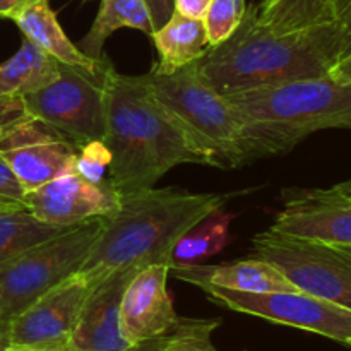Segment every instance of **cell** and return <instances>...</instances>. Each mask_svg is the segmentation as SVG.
<instances>
[{"label": "cell", "mask_w": 351, "mask_h": 351, "mask_svg": "<svg viewBox=\"0 0 351 351\" xmlns=\"http://www.w3.org/2000/svg\"><path fill=\"white\" fill-rule=\"evenodd\" d=\"M168 276L167 264H149L127 285L120 304V329L130 345L167 336L177 324Z\"/></svg>", "instance_id": "15"}, {"label": "cell", "mask_w": 351, "mask_h": 351, "mask_svg": "<svg viewBox=\"0 0 351 351\" xmlns=\"http://www.w3.org/2000/svg\"><path fill=\"white\" fill-rule=\"evenodd\" d=\"M146 77L158 101L211 154L218 168L243 167L300 144L290 130L239 112L226 96L202 81L195 64L171 74L151 69Z\"/></svg>", "instance_id": "4"}, {"label": "cell", "mask_w": 351, "mask_h": 351, "mask_svg": "<svg viewBox=\"0 0 351 351\" xmlns=\"http://www.w3.org/2000/svg\"><path fill=\"white\" fill-rule=\"evenodd\" d=\"M228 195L177 189H143L120 194L119 208L77 271L91 285L130 264H167L175 243L199 221L225 206Z\"/></svg>", "instance_id": "3"}, {"label": "cell", "mask_w": 351, "mask_h": 351, "mask_svg": "<svg viewBox=\"0 0 351 351\" xmlns=\"http://www.w3.org/2000/svg\"><path fill=\"white\" fill-rule=\"evenodd\" d=\"M122 27L143 31L151 38L154 24L146 0H101L91 27L79 43V50L93 60H101L106 40Z\"/></svg>", "instance_id": "19"}, {"label": "cell", "mask_w": 351, "mask_h": 351, "mask_svg": "<svg viewBox=\"0 0 351 351\" xmlns=\"http://www.w3.org/2000/svg\"><path fill=\"white\" fill-rule=\"evenodd\" d=\"M91 287L79 273L72 274L12 319L3 331L2 343L69 348L72 331Z\"/></svg>", "instance_id": "10"}, {"label": "cell", "mask_w": 351, "mask_h": 351, "mask_svg": "<svg viewBox=\"0 0 351 351\" xmlns=\"http://www.w3.org/2000/svg\"><path fill=\"white\" fill-rule=\"evenodd\" d=\"M151 38L160 55V62L153 69L160 74H171L195 64L209 48L204 21L184 16L177 10Z\"/></svg>", "instance_id": "18"}, {"label": "cell", "mask_w": 351, "mask_h": 351, "mask_svg": "<svg viewBox=\"0 0 351 351\" xmlns=\"http://www.w3.org/2000/svg\"><path fill=\"white\" fill-rule=\"evenodd\" d=\"M170 274L189 285L206 290L218 287L250 293H273V291H297V288L280 273L278 267L263 259L239 261L216 266H191L170 267Z\"/></svg>", "instance_id": "16"}, {"label": "cell", "mask_w": 351, "mask_h": 351, "mask_svg": "<svg viewBox=\"0 0 351 351\" xmlns=\"http://www.w3.org/2000/svg\"><path fill=\"white\" fill-rule=\"evenodd\" d=\"M67 228L40 221L26 209L0 211V266Z\"/></svg>", "instance_id": "22"}, {"label": "cell", "mask_w": 351, "mask_h": 351, "mask_svg": "<svg viewBox=\"0 0 351 351\" xmlns=\"http://www.w3.org/2000/svg\"><path fill=\"white\" fill-rule=\"evenodd\" d=\"M335 189H336V191L341 192V194H345L346 197H351V178H350V180L341 182V184L335 185Z\"/></svg>", "instance_id": "37"}, {"label": "cell", "mask_w": 351, "mask_h": 351, "mask_svg": "<svg viewBox=\"0 0 351 351\" xmlns=\"http://www.w3.org/2000/svg\"><path fill=\"white\" fill-rule=\"evenodd\" d=\"M144 264L119 267L95 283L89 290L75 328L72 331L71 351H127L130 343L120 329V304L127 285Z\"/></svg>", "instance_id": "14"}, {"label": "cell", "mask_w": 351, "mask_h": 351, "mask_svg": "<svg viewBox=\"0 0 351 351\" xmlns=\"http://www.w3.org/2000/svg\"><path fill=\"white\" fill-rule=\"evenodd\" d=\"M269 230L351 247V197L331 189H287Z\"/></svg>", "instance_id": "13"}, {"label": "cell", "mask_w": 351, "mask_h": 351, "mask_svg": "<svg viewBox=\"0 0 351 351\" xmlns=\"http://www.w3.org/2000/svg\"><path fill=\"white\" fill-rule=\"evenodd\" d=\"M84 2H86V0H84Z\"/></svg>", "instance_id": "40"}, {"label": "cell", "mask_w": 351, "mask_h": 351, "mask_svg": "<svg viewBox=\"0 0 351 351\" xmlns=\"http://www.w3.org/2000/svg\"><path fill=\"white\" fill-rule=\"evenodd\" d=\"M110 165H112V153L106 147L105 141L95 139L79 147L74 161V171L88 182L98 184L108 177L106 173Z\"/></svg>", "instance_id": "25"}, {"label": "cell", "mask_w": 351, "mask_h": 351, "mask_svg": "<svg viewBox=\"0 0 351 351\" xmlns=\"http://www.w3.org/2000/svg\"><path fill=\"white\" fill-rule=\"evenodd\" d=\"M243 115L276 123L298 141L324 129L351 130V81L300 79L226 96Z\"/></svg>", "instance_id": "5"}, {"label": "cell", "mask_w": 351, "mask_h": 351, "mask_svg": "<svg viewBox=\"0 0 351 351\" xmlns=\"http://www.w3.org/2000/svg\"><path fill=\"white\" fill-rule=\"evenodd\" d=\"M108 57L91 72L58 64V77L23 96L27 112L48 123L69 141L82 144L105 137L106 77L112 69Z\"/></svg>", "instance_id": "8"}, {"label": "cell", "mask_w": 351, "mask_h": 351, "mask_svg": "<svg viewBox=\"0 0 351 351\" xmlns=\"http://www.w3.org/2000/svg\"><path fill=\"white\" fill-rule=\"evenodd\" d=\"M31 117L23 96H0V143L7 134Z\"/></svg>", "instance_id": "26"}, {"label": "cell", "mask_w": 351, "mask_h": 351, "mask_svg": "<svg viewBox=\"0 0 351 351\" xmlns=\"http://www.w3.org/2000/svg\"><path fill=\"white\" fill-rule=\"evenodd\" d=\"M329 75H331L332 79H338V81H351V53L348 57L341 58V60L332 67L331 74Z\"/></svg>", "instance_id": "32"}, {"label": "cell", "mask_w": 351, "mask_h": 351, "mask_svg": "<svg viewBox=\"0 0 351 351\" xmlns=\"http://www.w3.org/2000/svg\"><path fill=\"white\" fill-rule=\"evenodd\" d=\"M14 23L17 24L27 41H31L34 47L40 48L43 53L57 60L58 64L95 72L101 67L103 60L106 58L103 57L101 60H93L69 40L58 23L57 14L50 7V0H36L27 9H24L14 19Z\"/></svg>", "instance_id": "17"}, {"label": "cell", "mask_w": 351, "mask_h": 351, "mask_svg": "<svg viewBox=\"0 0 351 351\" xmlns=\"http://www.w3.org/2000/svg\"><path fill=\"white\" fill-rule=\"evenodd\" d=\"M209 2L211 0H175V10L184 16L202 19Z\"/></svg>", "instance_id": "30"}, {"label": "cell", "mask_w": 351, "mask_h": 351, "mask_svg": "<svg viewBox=\"0 0 351 351\" xmlns=\"http://www.w3.org/2000/svg\"><path fill=\"white\" fill-rule=\"evenodd\" d=\"M24 194H26V191H24L23 184L19 182L17 175L14 173L9 161L0 153V199H7V201L21 202L23 204Z\"/></svg>", "instance_id": "27"}, {"label": "cell", "mask_w": 351, "mask_h": 351, "mask_svg": "<svg viewBox=\"0 0 351 351\" xmlns=\"http://www.w3.org/2000/svg\"><path fill=\"white\" fill-rule=\"evenodd\" d=\"M339 0H331V7H332V12H335V7H336V3H338Z\"/></svg>", "instance_id": "38"}, {"label": "cell", "mask_w": 351, "mask_h": 351, "mask_svg": "<svg viewBox=\"0 0 351 351\" xmlns=\"http://www.w3.org/2000/svg\"><path fill=\"white\" fill-rule=\"evenodd\" d=\"M341 58L338 24L326 23L291 33H274L249 7L235 33L209 47L195 62L202 81L230 96L300 79L328 77Z\"/></svg>", "instance_id": "2"}, {"label": "cell", "mask_w": 351, "mask_h": 351, "mask_svg": "<svg viewBox=\"0 0 351 351\" xmlns=\"http://www.w3.org/2000/svg\"><path fill=\"white\" fill-rule=\"evenodd\" d=\"M119 202L120 194L108 177L93 184L74 170L26 192L23 199L27 213L55 226H74L93 218L110 216L117 211Z\"/></svg>", "instance_id": "11"}, {"label": "cell", "mask_w": 351, "mask_h": 351, "mask_svg": "<svg viewBox=\"0 0 351 351\" xmlns=\"http://www.w3.org/2000/svg\"><path fill=\"white\" fill-rule=\"evenodd\" d=\"M281 2H285V0H263V3H261V5H257V12H261V14L269 12V10H273L274 7L280 5Z\"/></svg>", "instance_id": "35"}, {"label": "cell", "mask_w": 351, "mask_h": 351, "mask_svg": "<svg viewBox=\"0 0 351 351\" xmlns=\"http://www.w3.org/2000/svg\"><path fill=\"white\" fill-rule=\"evenodd\" d=\"M235 216L221 209L206 216L202 221L192 226L177 243L170 256V267L191 266L221 252L230 240V223Z\"/></svg>", "instance_id": "21"}, {"label": "cell", "mask_w": 351, "mask_h": 351, "mask_svg": "<svg viewBox=\"0 0 351 351\" xmlns=\"http://www.w3.org/2000/svg\"><path fill=\"white\" fill-rule=\"evenodd\" d=\"M36 0H0V19H16L24 9Z\"/></svg>", "instance_id": "31"}, {"label": "cell", "mask_w": 351, "mask_h": 351, "mask_svg": "<svg viewBox=\"0 0 351 351\" xmlns=\"http://www.w3.org/2000/svg\"><path fill=\"white\" fill-rule=\"evenodd\" d=\"M58 77V62L26 38L19 50L0 64V96H24Z\"/></svg>", "instance_id": "20"}, {"label": "cell", "mask_w": 351, "mask_h": 351, "mask_svg": "<svg viewBox=\"0 0 351 351\" xmlns=\"http://www.w3.org/2000/svg\"><path fill=\"white\" fill-rule=\"evenodd\" d=\"M202 291H206L213 302L230 311L256 315L274 324L315 332L351 346V312L305 291L250 293L218 287L206 288Z\"/></svg>", "instance_id": "9"}, {"label": "cell", "mask_w": 351, "mask_h": 351, "mask_svg": "<svg viewBox=\"0 0 351 351\" xmlns=\"http://www.w3.org/2000/svg\"><path fill=\"white\" fill-rule=\"evenodd\" d=\"M2 351H71V350L48 348V346H31V345H3Z\"/></svg>", "instance_id": "34"}, {"label": "cell", "mask_w": 351, "mask_h": 351, "mask_svg": "<svg viewBox=\"0 0 351 351\" xmlns=\"http://www.w3.org/2000/svg\"><path fill=\"white\" fill-rule=\"evenodd\" d=\"M106 147L112 153L108 178L119 194L154 187L178 165L216 167L153 95L144 75L119 74L106 77Z\"/></svg>", "instance_id": "1"}, {"label": "cell", "mask_w": 351, "mask_h": 351, "mask_svg": "<svg viewBox=\"0 0 351 351\" xmlns=\"http://www.w3.org/2000/svg\"><path fill=\"white\" fill-rule=\"evenodd\" d=\"M335 23L341 36V58H345L351 53V0H339L336 3Z\"/></svg>", "instance_id": "28"}, {"label": "cell", "mask_w": 351, "mask_h": 351, "mask_svg": "<svg viewBox=\"0 0 351 351\" xmlns=\"http://www.w3.org/2000/svg\"><path fill=\"white\" fill-rule=\"evenodd\" d=\"M105 218L69 226L0 266V336L41 295L81 269Z\"/></svg>", "instance_id": "6"}, {"label": "cell", "mask_w": 351, "mask_h": 351, "mask_svg": "<svg viewBox=\"0 0 351 351\" xmlns=\"http://www.w3.org/2000/svg\"><path fill=\"white\" fill-rule=\"evenodd\" d=\"M2 346H3V343H2V336H0V351H2Z\"/></svg>", "instance_id": "39"}, {"label": "cell", "mask_w": 351, "mask_h": 351, "mask_svg": "<svg viewBox=\"0 0 351 351\" xmlns=\"http://www.w3.org/2000/svg\"><path fill=\"white\" fill-rule=\"evenodd\" d=\"M146 3L151 10L154 31L163 26L175 12V0H146Z\"/></svg>", "instance_id": "29"}, {"label": "cell", "mask_w": 351, "mask_h": 351, "mask_svg": "<svg viewBox=\"0 0 351 351\" xmlns=\"http://www.w3.org/2000/svg\"><path fill=\"white\" fill-rule=\"evenodd\" d=\"M250 256L278 267L297 290L351 312V247L267 228L254 237Z\"/></svg>", "instance_id": "7"}, {"label": "cell", "mask_w": 351, "mask_h": 351, "mask_svg": "<svg viewBox=\"0 0 351 351\" xmlns=\"http://www.w3.org/2000/svg\"><path fill=\"white\" fill-rule=\"evenodd\" d=\"M221 319L178 317L175 328L165 336L161 351H218L213 345V332Z\"/></svg>", "instance_id": "23"}, {"label": "cell", "mask_w": 351, "mask_h": 351, "mask_svg": "<svg viewBox=\"0 0 351 351\" xmlns=\"http://www.w3.org/2000/svg\"><path fill=\"white\" fill-rule=\"evenodd\" d=\"M14 209H24L21 202L7 201V199H0V211H14Z\"/></svg>", "instance_id": "36"}, {"label": "cell", "mask_w": 351, "mask_h": 351, "mask_svg": "<svg viewBox=\"0 0 351 351\" xmlns=\"http://www.w3.org/2000/svg\"><path fill=\"white\" fill-rule=\"evenodd\" d=\"M77 151L72 141L33 115L14 127L0 143V153L26 192L74 170Z\"/></svg>", "instance_id": "12"}, {"label": "cell", "mask_w": 351, "mask_h": 351, "mask_svg": "<svg viewBox=\"0 0 351 351\" xmlns=\"http://www.w3.org/2000/svg\"><path fill=\"white\" fill-rule=\"evenodd\" d=\"M163 339H165V336H161V338H154V339H146V341L130 345L129 348H127V351H161Z\"/></svg>", "instance_id": "33"}, {"label": "cell", "mask_w": 351, "mask_h": 351, "mask_svg": "<svg viewBox=\"0 0 351 351\" xmlns=\"http://www.w3.org/2000/svg\"><path fill=\"white\" fill-rule=\"evenodd\" d=\"M245 10V0H211L202 17L209 47L219 45L232 36L242 23Z\"/></svg>", "instance_id": "24"}]
</instances>
